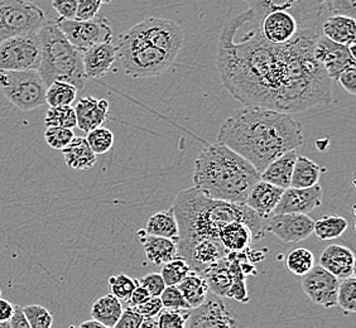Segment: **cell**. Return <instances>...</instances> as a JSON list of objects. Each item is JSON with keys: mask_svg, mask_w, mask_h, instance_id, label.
Masks as SVG:
<instances>
[{"mask_svg": "<svg viewBox=\"0 0 356 328\" xmlns=\"http://www.w3.org/2000/svg\"><path fill=\"white\" fill-rule=\"evenodd\" d=\"M31 328H49L54 325V315L47 308L40 304H31L23 308Z\"/></svg>", "mask_w": 356, "mask_h": 328, "instance_id": "cell-44", "label": "cell"}, {"mask_svg": "<svg viewBox=\"0 0 356 328\" xmlns=\"http://www.w3.org/2000/svg\"><path fill=\"white\" fill-rule=\"evenodd\" d=\"M229 267H230V272L233 274V284H232V288L229 289L226 298H230V300L239 302L243 304L249 303L250 298H249V294H248L247 275L243 273L239 261L238 260H229Z\"/></svg>", "mask_w": 356, "mask_h": 328, "instance_id": "cell-37", "label": "cell"}, {"mask_svg": "<svg viewBox=\"0 0 356 328\" xmlns=\"http://www.w3.org/2000/svg\"><path fill=\"white\" fill-rule=\"evenodd\" d=\"M322 7L327 15L356 17V0H325Z\"/></svg>", "mask_w": 356, "mask_h": 328, "instance_id": "cell-46", "label": "cell"}, {"mask_svg": "<svg viewBox=\"0 0 356 328\" xmlns=\"http://www.w3.org/2000/svg\"><path fill=\"white\" fill-rule=\"evenodd\" d=\"M218 142L227 145L261 172L283 153L302 147L305 130L292 114L245 106L226 119Z\"/></svg>", "mask_w": 356, "mask_h": 328, "instance_id": "cell-2", "label": "cell"}, {"mask_svg": "<svg viewBox=\"0 0 356 328\" xmlns=\"http://www.w3.org/2000/svg\"><path fill=\"white\" fill-rule=\"evenodd\" d=\"M144 231L149 235L154 236H162L167 239L175 240L177 243L178 235V222L173 210H165V211H159L147 221V225L144 227Z\"/></svg>", "mask_w": 356, "mask_h": 328, "instance_id": "cell-33", "label": "cell"}, {"mask_svg": "<svg viewBox=\"0 0 356 328\" xmlns=\"http://www.w3.org/2000/svg\"><path fill=\"white\" fill-rule=\"evenodd\" d=\"M239 264L241 270H243V273L245 274L247 277H249V275H257V274H258L252 261L245 260V261H240Z\"/></svg>", "mask_w": 356, "mask_h": 328, "instance_id": "cell-57", "label": "cell"}, {"mask_svg": "<svg viewBox=\"0 0 356 328\" xmlns=\"http://www.w3.org/2000/svg\"><path fill=\"white\" fill-rule=\"evenodd\" d=\"M219 240L227 252H244L254 243L250 227L241 221H233L224 226L220 230Z\"/></svg>", "mask_w": 356, "mask_h": 328, "instance_id": "cell-28", "label": "cell"}, {"mask_svg": "<svg viewBox=\"0 0 356 328\" xmlns=\"http://www.w3.org/2000/svg\"><path fill=\"white\" fill-rule=\"evenodd\" d=\"M159 297L167 309H191L177 286H167Z\"/></svg>", "mask_w": 356, "mask_h": 328, "instance_id": "cell-47", "label": "cell"}, {"mask_svg": "<svg viewBox=\"0 0 356 328\" xmlns=\"http://www.w3.org/2000/svg\"><path fill=\"white\" fill-rule=\"evenodd\" d=\"M177 287L191 309L201 306L207 300L209 292H210L205 277L195 270H191L187 274L185 279L178 283Z\"/></svg>", "mask_w": 356, "mask_h": 328, "instance_id": "cell-31", "label": "cell"}, {"mask_svg": "<svg viewBox=\"0 0 356 328\" xmlns=\"http://www.w3.org/2000/svg\"><path fill=\"white\" fill-rule=\"evenodd\" d=\"M109 101L105 99H96L94 96L80 99L75 106L76 126L83 133L102 126L109 117Z\"/></svg>", "mask_w": 356, "mask_h": 328, "instance_id": "cell-21", "label": "cell"}, {"mask_svg": "<svg viewBox=\"0 0 356 328\" xmlns=\"http://www.w3.org/2000/svg\"><path fill=\"white\" fill-rule=\"evenodd\" d=\"M137 239L144 247L147 259L154 265H163L177 256V243L175 240L149 235L144 229L138 231Z\"/></svg>", "mask_w": 356, "mask_h": 328, "instance_id": "cell-24", "label": "cell"}, {"mask_svg": "<svg viewBox=\"0 0 356 328\" xmlns=\"http://www.w3.org/2000/svg\"><path fill=\"white\" fill-rule=\"evenodd\" d=\"M44 125L74 129L77 125L75 108H72L71 105L49 106L44 117Z\"/></svg>", "mask_w": 356, "mask_h": 328, "instance_id": "cell-38", "label": "cell"}, {"mask_svg": "<svg viewBox=\"0 0 356 328\" xmlns=\"http://www.w3.org/2000/svg\"><path fill=\"white\" fill-rule=\"evenodd\" d=\"M283 188L259 179L254 183L248 193L245 205L253 210L259 218L267 220L273 215L275 207L281 199Z\"/></svg>", "mask_w": 356, "mask_h": 328, "instance_id": "cell-22", "label": "cell"}, {"mask_svg": "<svg viewBox=\"0 0 356 328\" xmlns=\"http://www.w3.org/2000/svg\"><path fill=\"white\" fill-rule=\"evenodd\" d=\"M0 295H1V290H0Z\"/></svg>", "mask_w": 356, "mask_h": 328, "instance_id": "cell-63", "label": "cell"}, {"mask_svg": "<svg viewBox=\"0 0 356 328\" xmlns=\"http://www.w3.org/2000/svg\"><path fill=\"white\" fill-rule=\"evenodd\" d=\"M52 7L58 14V18L75 19L77 0H51Z\"/></svg>", "mask_w": 356, "mask_h": 328, "instance_id": "cell-52", "label": "cell"}, {"mask_svg": "<svg viewBox=\"0 0 356 328\" xmlns=\"http://www.w3.org/2000/svg\"><path fill=\"white\" fill-rule=\"evenodd\" d=\"M102 3L97 0H77L75 19L77 21H89L95 18L100 12Z\"/></svg>", "mask_w": 356, "mask_h": 328, "instance_id": "cell-48", "label": "cell"}, {"mask_svg": "<svg viewBox=\"0 0 356 328\" xmlns=\"http://www.w3.org/2000/svg\"><path fill=\"white\" fill-rule=\"evenodd\" d=\"M226 250L219 239L205 238L191 243H177V255L184 258L197 273H204L216 261L225 258Z\"/></svg>", "mask_w": 356, "mask_h": 328, "instance_id": "cell-15", "label": "cell"}, {"mask_svg": "<svg viewBox=\"0 0 356 328\" xmlns=\"http://www.w3.org/2000/svg\"><path fill=\"white\" fill-rule=\"evenodd\" d=\"M9 328H31L27 321V317L24 315L23 307L14 304L13 313L9 318Z\"/></svg>", "mask_w": 356, "mask_h": 328, "instance_id": "cell-54", "label": "cell"}, {"mask_svg": "<svg viewBox=\"0 0 356 328\" xmlns=\"http://www.w3.org/2000/svg\"><path fill=\"white\" fill-rule=\"evenodd\" d=\"M247 4H249V6H252L253 4L254 1H257V0H244Z\"/></svg>", "mask_w": 356, "mask_h": 328, "instance_id": "cell-61", "label": "cell"}, {"mask_svg": "<svg viewBox=\"0 0 356 328\" xmlns=\"http://www.w3.org/2000/svg\"><path fill=\"white\" fill-rule=\"evenodd\" d=\"M143 320V317L138 313L137 309L129 306L127 309H123L115 328H140Z\"/></svg>", "mask_w": 356, "mask_h": 328, "instance_id": "cell-50", "label": "cell"}, {"mask_svg": "<svg viewBox=\"0 0 356 328\" xmlns=\"http://www.w3.org/2000/svg\"><path fill=\"white\" fill-rule=\"evenodd\" d=\"M349 227L348 220L340 215H325L315 221L314 233L321 241L339 239Z\"/></svg>", "mask_w": 356, "mask_h": 328, "instance_id": "cell-34", "label": "cell"}, {"mask_svg": "<svg viewBox=\"0 0 356 328\" xmlns=\"http://www.w3.org/2000/svg\"><path fill=\"white\" fill-rule=\"evenodd\" d=\"M161 267H162L161 275L165 281V286H177L178 283L184 281L186 275L192 270L188 263L178 255Z\"/></svg>", "mask_w": 356, "mask_h": 328, "instance_id": "cell-39", "label": "cell"}, {"mask_svg": "<svg viewBox=\"0 0 356 328\" xmlns=\"http://www.w3.org/2000/svg\"><path fill=\"white\" fill-rule=\"evenodd\" d=\"M191 309L163 308L157 315L158 328H185Z\"/></svg>", "mask_w": 356, "mask_h": 328, "instance_id": "cell-43", "label": "cell"}, {"mask_svg": "<svg viewBox=\"0 0 356 328\" xmlns=\"http://www.w3.org/2000/svg\"><path fill=\"white\" fill-rule=\"evenodd\" d=\"M46 22L41 8L28 0H0V43L40 31Z\"/></svg>", "mask_w": 356, "mask_h": 328, "instance_id": "cell-8", "label": "cell"}, {"mask_svg": "<svg viewBox=\"0 0 356 328\" xmlns=\"http://www.w3.org/2000/svg\"><path fill=\"white\" fill-rule=\"evenodd\" d=\"M205 277L209 290L220 298H226L229 289L233 284V274L230 272L229 260L225 258L216 261L202 273Z\"/></svg>", "mask_w": 356, "mask_h": 328, "instance_id": "cell-29", "label": "cell"}, {"mask_svg": "<svg viewBox=\"0 0 356 328\" xmlns=\"http://www.w3.org/2000/svg\"><path fill=\"white\" fill-rule=\"evenodd\" d=\"M122 301L114 294H106L96 300L91 307V318L100 322L105 328H115L122 312H123Z\"/></svg>", "mask_w": 356, "mask_h": 328, "instance_id": "cell-30", "label": "cell"}, {"mask_svg": "<svg viewBox=\"0 0 356 328\" xmlns=\"http://www.w3.org/2000/svg\"><path fill=\"white\" fill-rule=\"evenodd\" d=\"M77 91L69 82L54 81L46 90V104L49 106L72 105L76 100Z\"/></svg>", "mask_w": 356, "mask_h": 328, "instance_id": "cell-36", "label": "cell"}, {"mask_svg": "<svg viewBox=\"0 0 356 328\" xmlns=\"http://www.w3.org/2000/svg\"><path fill=\"white\" fill-rule=\"evenodd\" d=\"M320 265L340 281L355 277V254L343 245H330L322 252Z\"/></svg>", "mask_w": 356, "mask_h": 328, "instance_id": "cell-23", "label": "cell"}, {"mask_svg": "<svg viewBox=\"0 0 356 328\" xmlns=\"http://www.w3.org/2000/svg\"><path fill=\"white\" fill-rule=\"evenodd\" d=\"M134 308L143 318H153L161 313V311L163 309V304L161 301V297H151L149 300Z\"/></svg>", "mask_w": 356, "mask_h": 328, "instance_id": "cell-51", "label": "cell"}, {"mask_svg": "<svg viewBox=\"0 0 356 328\" xmlns=\"http://www.w3.org/2000/svg\"><path fill=\"white\" fill-rule=\"evenodd\" d=\"M286 267L293 275L303 277L315 267V255L306 247H296L287 254Z\"/></svg>", "mask_w": 356, "mask_h": 328, "instance_id": "cell-35", "label": "cell"}, {"mask_svg": "<svg viewBox=\"0 0 356 328\" xmlns=\"http://www.w3.org/2000/svg\"><path fill=\"white\" fill-rule=\"evenodd\" d=\"M315 221L306 213H273L266 220V231L283 243H300L314 233Z\"/></svg>", "mask_w": 356, "mask_h": 328, "instance_id": "cell-13", "label": "cell"}, {"mask_svg": "<svg viewBox=\"0 0 356 328\" xmlns=\"http://www.w3.org/2000/svg\"><path fill=\"white\" fill-rule=\"evenodd\" d=\"M0 90L17 109L32 111L46 105L47 86L37 69H0Z\"/></svg>", "mask_w": 356, "mask_h": 328, "instance_id": "cell-7", "label": "cell"}, {"mask_svg": "<svg viewBox=\"0 0 356 328\" xmlns=\"http://www.w3.org/2000/svg\"><path fill=\"white\" fill-rule=\"evenodd\" d=\"M339 286L340 279L321 265H316L309 273L302 277L303 293L316 306H321L327 309L337 306Z\"/></svg>", "mask_w": 356, "mask_h": 328, "instance_id": "cell-12", "label": "cell"}, {"mask_svg": "<svg viewBox=\"0 0 356 328\" xmlns=\"http://www.w3.org/2000/svg\"><path fill=\"white\" fill-rule=\"evenodd\" d=\"M239 325L238 317L232 313L221 298L215 294L207 297L199 307L192 308L186 322L187 328H233Z\"/></svg>", "mask_w": 356, "mask_h": 328, "instance_id": "cell-16", "label": "cell"}, {"mask_svg": "<svg viewBox=\"0 0 356 328\" xmlns=\"http://www.w3.org/2000/svg\"><path fill=\"white\" fill-rule=\"evenodd\" d=\"M129 31L173 58L177 57L185 42L181 27L176 22L165 18H147L129 28Z\"/></svg>", "mask_w": 356, "mask_h": 328, "instance_id": "cell-10", "label": "cell"}, {"mask_svg": "<svg viewBox=\"0 0 356 328\" xmlns=\"http://www.w3.org/2000/svg\"><path fill=\"white\" fill-rule=\"evenodd\" d=\"M13 306L14 304L7 300L0 298V322L9 321L13 313Z\"/></svg>", "mask_w": 356, "mask_h": 328, "instance_id": "cell-56", "label": "cell"}, {"mask_svg": "<svg viewBox=\"0 0 356 328\" xmlns=\"http://www.w3.org/2000/svg\"><path fill=\"white\" fill-rule=\"evenodd\" d=\"M321 33L336 43L351 46L356 41L355 18L345 15H329L322 21Z\"/></svg>", "mask_w": 356, "mask_h": 328, "instance_id": "cell-26", "label": "cell"}, {"mask_svg": "<svg viewBox=\"0 0 356 328\" xmlns=\"http://www.w3.org/2000/svg\"><path fill=\"white\" fill-rule=\"evenodd\" d=\"M298 28L300 24L295 15L283 10L269 12L259 18L261 35L264 40L273 44H282L291 41L297 33Z\"/></svg>", "mask_w": 356, "mask_h": 328, "instance_id": "cell-19", "label": "cell"}, {"mask_svg": "<svg viewBox=\"0 0 356 328\" xmlns=\"http://www.w3.org/2000/svg\"><path fill=\"white\" fill-rule=\"evenodd\" d=\"M323 191L321 186H312L307 188L287 187L282 193L281 199L273 213H306L314 211L322 205Z\"/></svg>", "mask_w": 356, "mask_h": 328, "instance_id": "cell-18", "label": "cell"}, {"mask_svg": "<svg viewBox=\"0 0 356 328\" xmlns=\"http://www.w3.org/2000/svg\"><path fill=\"white\" fill-rule=\"evenodd\" d=\"M118 60L127 75L148 79L165 74L176 58L131 33L128 29L118 38Z\"/></svg>", "mask_w": 356, "mask_h": 328, "instance_id": "cell-6", "label": "cell"}, {"mask_svg": "<svg viewBox=\"0 0 356 328\" xmlns=\"http://www.w3.org/2000/svg\"><path fill=\"white\" fill-rule=\"evenodd\" d=\"M41 62V41L38 32L15 35L0 43V69H37Z\"/></svg>", "mask_w": 356, "mask_h": 328, "instance_id": "cell-9", "label": "cell"}, {"mask_svg": "<svg viewBox=\"0 0 356 328\" xmlns=\"http://www.w3.org/2000/svg\"><path fill=\"white\" fill-rule=\"evenodd\" d=\"M297 157V149L283 153L261 172V179L277 187H281L283 190L291 186V178Z\"/></svg>", "mask_w": 356, "mask_h": 328, "instance_id": "cell-25", "label": "cell"}, {"mask_svg": "<svg viewBox=\"0 0 356 328\" xmlns=\"http://www.w3.org/2000/svg\"><path fill=\"white\" fill-rule=\"evenodd\" d=\"M261 172L224 143L210 144L195 161L193 187L211 199L245 205Z\"/></svg>", "mask_w": 356, "mask_h": 328, "instance_id": "cell-4", "label": "cell"}, {"mask_svg": "<svg viewBox=\"0 0 356 328\" xmlns=\"http://www.w3.org/2000/svg\"><path fill=\"white\" fill-rule=\"evenodd\" d=\"M321 23L300 24L291 41L273 44L261 35L259 17L252 9L230 19L218 52L226 91L244 106L288 114L334 103V81L314 55Z\"/></svg>", "mask_w": 356, "mask_h": 328, "instance_id": "cell-1", "label": "cell"}, {"mask_svg": "<svg viewBox=\"0 0 356 328\" xmlns=\"http://www.w3.org/2000/svg\"><path fill=\"white\" fill-rule=\"evenodd\" d=\"M80 328H105L100 322L96 321L94 318H91L89 321L83 322L79 325Z\"/></svg>", "mask_w": 356, "mask_h": 328, "instance_id": "cell-58", "label": "cell"}, {"mask_svg": "<svg viewBox=\"0 0 356 328\" xmlns=\"http://www.w3.org/2000/svg\"><path fill=\"white\" fill-rule=\"evenodd\" d=\"M140 328H158L157 317L153 318H144Z\"/></svg>", "mask_w": 356, "mask_h": 328, "instance_id": "cell-59", "label": "cell"}, {"mask_svg": "<svg viewBox=\"0 0 356 328\" xmlns=\"http://www.w3.org/2000/svg\"><path fill=\"white\" fill-rule=\"evenodd\" d=\"M56 23L70 43L80 52L99 43L111 42L114 37L109 21L99 14L89 21L57 18Z\"/></svg>", "mask_w": 356, "mask_h": 328, "instance_id": "cell-11", "label": "cell"}, {"mask_svg": "<svg viewBox=\"0 0 356 328\" xmlns=\"http://www.w3.org/2000/svg\"><path fill=\"white\" fill-rule=\"evenodd\" d=\"M74 129L61 126H47L44 131V140L49 148L62 151L74 139Z\"/></svg>", "mask_w": 356, "mask_h": 328, "instance_id": "cell-45", "label": "cell"}, {"mask_svg": "<svg viewBox=\"0 0 356 328\" xmlns=\"http://www.w3.org/2000/svg\"><path fill=\"white\" fill-rule=\"evenodd\" d=\"M41 41V62L38 74L46 86L54 81L69 82L83 90L88 77L83 65V52L70 43L56 21H46L38 31Z\"/></svg>", "mask_w": 356, "mask_h": 328, "instance_id": "cell-5", "label": "cell"}, {"mask_svg": "<svg viewBox=\"0 0 356 328\" xmlns=\"http://www.w3.org/2000/svg\"><path fill=\"white\" fill-rule=\"evenodd\" d=\"M314 55L332 81L337 80L343 69L356 66L355 55L351 54L349 46L331 41L323 35L316 42Z\"/></svg>", "mask_w": 356, "mask_h": 328, "instance_id": "cell-17", "label": "cell"}, {"mask_svg": "<svg viewBox=\"0 0 356 328\" xmlns=\"http://www.w3.org/2000/svg\"><path fill=\"white\" fill-rule=\"evenodd\" d=\"M316 1H318V3H320V4H322V3H323V1H325V0H316Z\"/></svg>", "mask_w": 356, "mask_h": 328, "instance_id": "cell-62", "label": "cell"}, {"mask_svg": "<svg viewBox=\"0 0 356 328\" xmlns=\"http://www.w3.org/2000/svg\"><path fill=\"white\" fill-rule=\"evenodd\" d=\"M117 60V46H114L111 42L99 43L83 51V71L88 80L100 79L114 71V65Z\"/></svg>", "mask_w": 356, "mask_h": 328, "instance_id": "cell-20", "label": "cell"}, {"mask_svg": "<svg viewBox=\"0 0 356 328\" xmlns=\"http://www.w3.org/2000/svg\"><path fill=\"white\" fill-rule=\"evenodd\" d=\"M172 210L179 230L177 243H191L205 238L219 239L220 230L233 221L245 222L253 233V241H259L267 233L266 220L247 205L211 199L196 187L179 192Z\"/></svg>", "mask_w": 356, "mask_h": 328, "instance_id": "cell-3", "label": "cell"}, {"mask_svg": "<svg viewBox=\"0 0 356 328\" xmlns=\"http://www.w3.org/2000/svg\"><path fill=\"white\" fill-rule=\"evenodd\" d=\"M249 9L259 18L275 10L288 12L295 15L298 24L322 22L325 15L322 4L316 0H257Z\"/></svg>", "mask_w": 356, "mask_h": 328, "instance_id": "cell-14", "label": "cell"}, {"mask_svg": "<svg viewBox=\"0 0 356 328\" xmlns=\"http://www.w3.org/2000/svg\"><path fill=\"white\" fill-rule=\"evenodd\" d=\"M343 89L349 92L350 95H356V66H351L348 69H343V72L339 75L337 80Z\"/></svg>", "mask_w": 356, "mask_h": 328, "instance_id": "cell-53", "label": "cell"}, {"mask_svg": "<svg viewBox=\"0 0 356 328\" xmlns=\"http://www.w3.org/2000/svg\"><path fill=\"white\" fill-rule=\"evenodd\" d=\"M61 151L65 163L71 170L89 171L97 162V156L90 148L86 138L75 136Z\"/></svg>", "mask_w": 356, "mask_h": 328, "instance_id": "cell-27", "label": "cell"}, {"mask_svg": "<svg viewBox=\"0 0 356 328\" xmlns=\"http://www.w3.org/2000/svg\"><path fill=\"white\" fill-rule=\"evenodd\" d=\"M323 172L325 170L318 164H316L314 161H311L309 158L298 156L296 159L295 167L292 172L291 187L307 188V187L317 185Z\"/></svg>", "mask_w": 356, "mask_h": 328, "instance_id": "cell-32", "label": "cell"}, {"mask_svg": "<svg viewBox=\"0 0 356 328\" xmlns=\"http://www.w3.org/2000/svg\"><path fill=\"white\" fill-rule=\"evenodd\" d=\"M139 284L138 279H133L127 274H117L109 278V286L111 294H114L120 301H128L134 288Z\"/></svg>", "mask_w": 356, "mask_h": 328, "instance_id": "cell-42", "label": "cell"}, {"mask_svg": "<svg viewBox=\"0 0 356 328\" xmlns=\"http://www.w3.org/2000/svg\"><path fill=\"white\" fill-rule=\"evenodd\" d=\"M138 281H139L140 286H143L149 292L152 297H159L162 292L165 290V288L167 287L161 273L147 274Z\"/></svg>", "mask_w": 356, "mask_h": 328, "instance_id": "cell-49", "label": "cell"}, {"mask_svg": "<svg viewBox=\"0 0 356 328\" xmlns=\"http://www.w3.org/2000/svg\"><path fill=\"white\" fill-rule=\"evenodd\" d=\"M152 295L149 292L140 284H138L137 287L134 288V290L131 292V297L128 298V303L131 307H137L139 304H142L147 300H149Z\"/></svg>", "mask_w": 356, "mask_h": 328, "instance_id": "cell-55", "label": "cell"}, {"mask_svg": "<svg viewBox=\"0 0 356 328\" xmlns=\"http://www.w3.org/2000/svg\"><path fill=\"white\" fill-rule=\"evenodd\" d=\"M97 1H100L102 4H110L111 3V0H97Z\"/></svg>", "mask_w": 356, "mask_h": 328, "instance_id": "cell-60", "label": "cell"}, {"mask_svg": "<svg viewBox=\"0 0 356 328\" xmlns=\"http://www.w3.org/2000/svg\"><path fill=\"white\" fill-rule=\"evenodd\" d=\"M86 140L89 143L90 148L95 153L96 156L105 154L113 148L114 145V134L108 128L97 126L95 129L90 130L86 133Z\"/></svg>", "mask_w": 356, "mask_h": 328, "instance_id": "cell-41", "label": "cell"}, {"mask_svg": "<svg viewBox=\"0 0 356 328\" xmlns=\"http://www.w3.org/2000/svg\"><path fill=\"white\" fill-rule=\"evenodd\" d=\"M337 306L341 308L343 313L354 315L356 312V279L349 277L340 281L337 292Z\"/></svg>", "mask_w": 356, "mask_h": 328, "instance_id": "cell-40", "label": "cell"}]
</instances>
